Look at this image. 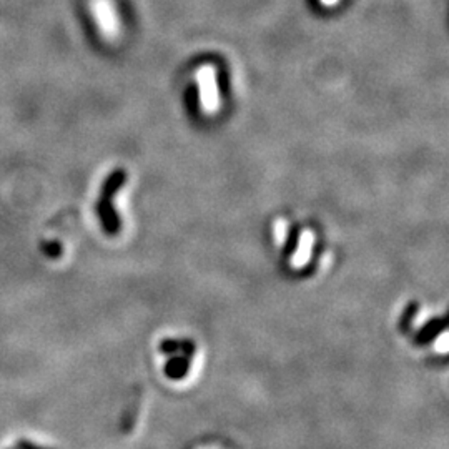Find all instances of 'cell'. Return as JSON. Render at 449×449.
I'll return each instance as SVG.
<instances>
[{"mask_svg":"<svg viewBox=\"0 0 449 449\" xmlns=\"http://www.w3.org/2000/svg\"><path fill=\"white\" fill-rule=\"evenodd\" d=\"M125 180V170H114V172L107 177V180L103 181L99 203H97V213H99L100 223H102L103 231H105L107 235H110V237H114V235H117L120 231V218L114 207V196L117 195L118 190L123 187Z\"/></svg>","mask_w":449,"mask_h":449,"instance_id":"cell-1","label":"cell"},{"mask_svg":"<svg viewBox=\"0 0 449 449\" xmlns=\"http://www.w3.org/2000/svg\"><path fill=\"white\" fill-rule=\"evenodd\" d=\"M90 9L100 34L108 40L120 36V18L114 0H90Z\"/></svg>","mask_w":449,"mask_h":449,"instance_id":"cell-2","label":"cell"},{"mask_svg":"<svg viewBox=\"0 0 449 449\" xmlns=\"http://www.w3.org/2000/svg\"><path fill=\"white\" fill-rule=\"evenodd\" d=\"M196 80L200 87V102L207 114H215L220 107L218 87H216V73L211 65H203L196 72Z\"/></svg>","mask_w":449,"mask_h":449,"instance_id":"cell-3","label":"cell"},{"mask_svg":"<svg viewBox=\"0 0 449 449\" xmlns=\"http://www.w3.org/2000/svg\"><path fill=\"white\" fill-rule=\"evenodd\" d=\"M311 250H313V233L311 231H303L298 238V246L295 250V255L292 258V265L295 268H301L309 261V257H311Z\"/></svg>","mask_w":449,"mask_h":449,"instance_id":"cell-4","label":"cell"},{"mask_svg":"<svg viewBox=\"0 0 449 449\" xmlns=\"http://www.w3.org/2000/svg\"><path fill=\"white\" fill-rule=\"evenodd\" d=\"M444 326H446V321H444V318H436V320L428 321V323H426L424 326L418 331L416 339H414V342H416V344H428V343L435 342L437 336L444 331Z\"/></svg>","mask_w":449,"mask_h":449,"instance_id":"cell-5","label":"cell"},{"mask_svg":"<svg viewBox=\"0 0 449 449\" xmlns=\"http://www.w3.org/2000/svg\"><path fill=\"white\" fill-rule=\"evenodd\" d=\"M190 361L192 358L185 355H177L170 358L165 365V374L170 379H183L190 371Z\"/></svg>","mask_w":449,"mask_h":449,"instance_id":"cell-6","label":"cell"},{"mask_svg":"<svg viewBox=\"0 0 449 449\" xmlns=\"http://www.w3.org/2000/svg\"><path fill=\"white\" fill-rule=\"evenodd\" d=\"M160 350L165 355L180 353L192 358L195 355V344L190 342V339H164L160 343Z\"/></svg>","mask_w":449,"mask_h":449,"instance_id":"cell-7","label":"cell"},{"mask_svg":"<svg viewBox=\"0 0 449 449\" xmlns=\"http://www.w3.org/2000/svg\"><path fill=\"white\" fill-rule=\"evenodd\" d=\"M416 313H418V305L416 303L408 305V308H406L405 315H402V318H401V330L402 331L411 330L413 320H414V316H416Z\"/></svg>","mask_w":449,"mask_h":449,"instance_id":"cell-8","label":"cell"},{"mask_svg":"<svg viewBox=\"0 0 449 449\" xmlns=\"http://www.w3.org/2000/svg\"><path fill=\"white\" fill-rule=\"evenodd\" d=\"M288 233H290V230H288V224H286L285 220H278V222L274 223V238H277V242L285 243L286 235Z\"/></svg>","mask_w":449,"mask_h":449,"instance_id":"cell-9","label":"cell"},{"mask_svg":"<svg viewBox=\"0 0 449 449\" xmlns=\"http://www.w3.org/2000/svg\"><path fill=\"white\" fill-rule=\"evenodd\" d=\"M44 251H45V255H47L49 258H57L60 255L62 246L57 242L45 243V245H44Z\"/></svg>","mask_w":449,"mask_h":449,"instance_id":"cell-10","label":"cell"},{"mask_svg":"<svg viewBox=\"0 0 449 449\" xmlns=\"http://www.w3.org/2000/svg\"><path fill=\"white\" fill-rule=\"evenodd\" d=\"M318 2L321 7H335V5H338L339 0H318Z\"/></svg>","mask_w":449,"mask_h":449,"instance_id":"cell-11","label":"cell"}]
</instances>
